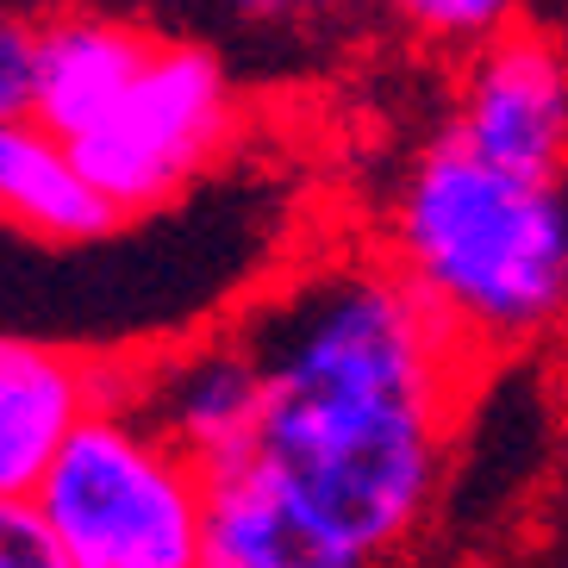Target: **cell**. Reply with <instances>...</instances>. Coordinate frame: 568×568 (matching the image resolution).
Listing matches in <instances>:
<instances>
[{
	"label": "cell",
	"mask_w": 568,
	"mask_h": 568,
	"mask_svg": "<svg viewBox=\"0 0 568 568\" xmlns=\"http://www.w3.org/2000/svg\"><path fill=\"white\" fill-rule=\"evenodd\" d=\"M256 437L206 475V568H387L432 518L468 337L387 256L318 263L232 325Z\"/></svg>",
	"instance_id": "1"
},
{
	"label": "cell",
	"mask_w": 568,
	"mask_h": 568,
	"mask_svg": "<svg viewBox=\"0 0 568 568\" xmlns=\"http://www.w3.org/2000/svg\"><path fill=\"white\" fill-rule=\"evenodd\" d=\"M387 263L468 337L513 351L568 313V182H537L437 132L394 187Z\"/></svg>",
	"instance_id": "2"
},
{
	"label": "cell",
	"mask_w": 568,
	"mask_h": 568,
	"mask_svg": "<svg viewBox=\"0 0 568 568\" xmlns=\"http://www.w3.org/2000/svg\"><path fill=\"white\" fill-rule=\"evenodd\" d=\"M32 506L69 568H206V475L125 400V368Z\"/></svg>",
	"instance_id": "3"
},
{
	"label": "cell",
	"mask_w": 568,
	"mask_h": 568,
	"mask_svg": "<svg viewBox=\"0 0 568 568\" xmlns=\"http://www.w3.org/2000/svg\"><path fill=\"white\" fill-rule=\"evenodd\" d=\"M232 119V82L219 57L201 44H163L132 82V94L69 151L88 169V182L106 194V206L132 219L182 194L219 156Z\"/></svg>",
	"instance_id": "4"
},
{
	"label": "cell",
	"mask_w": 568,
	"mask_h": 568,
	"mask_svg": "<svg viewBox=\"0 0 568 568\" xmlns=\"http://www.w3.org/2000/svg\"><path fill=\"white\" fill-rule=\"evenodd\" d=\"M444 132L500 169L562 182L568 169V44L550 26H518L468 51Z\"/></svg>",
	"instance_id": "5"
},
{
	"label": "cell",
	"mask_w": 568,
	"mask_h": 568,
	"mask_svg": "<svg viewBox=\"0 0 568 568\" xmlns=\"http://www.w3.org/2000/svg\"><path fill=\"white\" fill-rule=\"evenodd\" d=\"M125 400L201 475H213L251 450L256 413H263V375L232 332H219L156 368H125Z\"/></svg>",
	"instance_id": "6"
},
{
	"label": "cell",
	"mask_w": 568,
	"mask_h": 568,
	"mask_svg": "<svg viewBox=\"0 0 568 568\" xmlns=\"http://www.w3.org/2000/svg\"><path fill=\"white\" fill-rule=\"evenodd\" d=\"M106 394L113 368L0 332V500H32Z\"/></svg>",
	"instance_id": "7"
},
{
	"label": "cell",
	"mask_w": 568,
	"mask_h": 568,
	"mask_svg": "<svg viewBox=\"0 0 568 568\" xmlns=\"http://www.w3.org/2000/svg\"><path fill=\"white\" fill-rule=\"evenodd\" d=\"M163 38L106 13H57L38 26V125L82 144L151 69Z\"/></svg>",
	"instance_id": "8"
},
{
	"label": "cell",
	"mask_w": 568,
	"mask_h": 568,
	"mask_svg": "<svg viewBox=\"0 0 568 568\" xmlns=\"http://www.w3.org/2000/svg\"><path fill=\"white\" fill-rule=\"evenodd\" d=\"M0 219L44 244H88L119 225V213L88 182L75 151L38 119L0 125Z\"/></svg>",
	"instance_id": "9"
},
{
	"label": "cell",
	"mask_w": 568,
	"mask_h": 568,
	"mask_svg": "<svg viewBox=\"0 0 568 568\" xmlns=\"http://www.w3.org/2000/svg\"><path fill=\"white\" fill-rule=\"evenodd\" d=\"M406 32L444 51H481L525 26V0H387Z\"/></svg>",
	"instance_id": "10"
},
{
	"label": "cell",
	"mask_w": 568,
	"mask_h": 568,
	"mask_svg": "<svg viewBox=\"0 0 568 568\" xmlns=\"http://www.w3.org/2000/svg\"><path fill=\"white\" fill-rule=\"evenodd\" d=\"M38 119V26L0 13V125Z\"/></svg>",
	"instance_id": "11"
},
{
	"label": "cell",
	"mask_w": 568,
	"mask_h": 568,
	"mask_svg": "<svg viewBox=\"0 0 568 568\" xmlns=\"http://www.w3.org/2000/svg\"><path fill=\"white\" fill-rule=\"evenodd\" d=\"M0 568H69L32 500H0Z\"/></svg>",
	"instance_id": "12"
},
{
	"label": "cell",
	"mask_w": 568,
	"mask_h": 568,
	"mask_svg": "<svg viewBox=\"0 0 568 568\" xmlns=\"http://www.w3.org/2000/svg\"><path fill=\"white\" fill-rule=\"evenodd\" d=\"M232 7L251 19H313L332 13V7H351V0H232Z\"/></svg>",
	"instance_id": "13"
},
{
	"label": "cell",
	"mask_w": 568,
	"mask_h": 568,
	"mask_svg": "<svg viewBox=\"0 0 568 568\" xmlns=\"http://www.w3.org/2000/svg\"><path fill=\"white\" fill-rule=\"evenodd\" d=\"M550 19H556L550 32H556V38H562V44H568V0H550Z\"/></svg>",
	"instance_id": "14"
}]
</instances>
